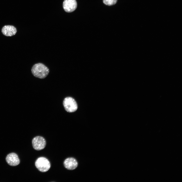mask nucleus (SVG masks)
<instances>
[{
  "label": "nucleus",
  "mask_w": 182,
  "mask_h": 182,
  "mask_svg": "<svg viewBox=\"0 0 182 182\" xmlns=\"http://www.w3.org/2000/svg\"><path fill=\"white\" fill-rule=\"evenodd\" d=\"M32 74L35 77L40 78H45L48 75L49 70L44 64L38 63L34 65L31 69Z\"/></svg>",
  "instance_id": "obj_1"
},
{
  "label": "nucleus",
  "mask_w": 182,
  "mask_h": 182,
  "mask_svg": "<svg viewBox=\"0 0 182 182\" xmlns=\"http://www.w3.org/2000/svg\"><path fill=\"white\" fill-rule=\"evenodd\" d=\"M63 104L65 110L69 112H74L78 108V105L76 101L71 97L65 98L63 100Z\"/></svg>",
  "instance_id": "obj_2"
},
{
  "label": "nucleus",
  "mask_w": 182,
  "mask_h": 182,
  "mask_svg": "<svg viewBox=\"0 0 182 182\" xmlns=\"http://www.w3.org/2000/svg\"><path fill=\"white\" fill-rule=\"evenodd\" d=\"M35 164L38 170L42 172L48 171L51 167L50 163L49 160L43 157L38 158L36 160Z\"/></svg>",
  "instance_id": "obj_3"
},
{
  "label": "nucleus",
  "mask_w": 182,
  "mask_h": 182,
  "mask_svg": "<svg viewBox=\"0 0 182 182\" xmlns=\"http://www.w3.org/2000/svg\"><path fill=\"white\" fill-rule=\"evenodd\" d=\"M33 148L35 150H40L43 149L46 145V141L42 137L37 136L34 138L32 140Z\"/></svg>",
  "instance_id": "obj_4"
},
{
  "label": "nucleus",
  "mask_w": 182,
  "mask_h": 182,
  "mask_svg": "<svg viewBox=\"0 0 182 182\" xmlns=\"http://www.w3.org/2000/svg\"><path fill=\"white\" fill-rule=\"evenodd\" d=\"M64 11L67 12L74 11L76 8L77 4L76 0H64L63 4Z\"/></svg>",
  "instance_id": "obj_5"
},
{
  "label": "nucleus",
  "mask_w": 182,
  "mask_h": 182,
  "mask_svg": "<svg viewBox=\"0 0 182 182\" xmlns=\"http://www.w3.org/2000/svg\"><path fill=\"white\" fill-rule=\"evenodd\" d=\"M6 160L9 165L12 166L18 165L20 162L17 155L14 153H12L8 154L6 157Z\"/></svg>",
  "instance_id": "obj_6"
},
{
  "label": "nucleus",
  "mask_w": 182,
  "mask_h": 182,
  "mask_svg": "<svg viewBox=\"0 0 182 182\" xmlns=\"http://www.w3.org/2000/svg\"><path fill=\"white\" fill-rule=\"evenodd\" d=\"M63 164L65 167L67 169L73 170L77 167L78 163L74 158L69 157L66 158L64 161Z\"/></svg>",
  "instance_id": "obj_7"
},
{
  "label": "nucleus",
  "mask_w": 182,
  "mask_h": 182,
  "mask_svg": "<svg viewBox=\"0 0 182 182\" xmlns=\"http://www.w3.org/2000/svg\"><path fill=\"white\" fill-rule=\"evenodd\" d=\"M2 31L4 35L8 36H11L16 34L17 30L16 28L13 26L6 25L3 27Z\"/></svg>",
  "instance_id": "obj_8"
},
{
  "label": "nucleus",
  "mask_w": 182,
  "mask_h": 182,
  "mask_svg": "<svg viewBox=\"0 0 182 182\" xmlns=\"http://www.w3.org/2000/svg\"><path fill=\"white\" fill-rule=\"evenodd\" d=\"M117 0H103V3L105 5L110 6L116 4Z\"/></svg>",
  "instance_id": "obj_9"
}]
</instances>
